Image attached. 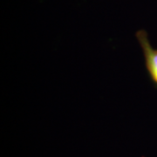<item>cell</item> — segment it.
<instances>
[{
    "label": "cell",
    "mask_w": 157,
    "mask_h": 157,
    "mask_svg": "<svg viewBox=\"0 0 157 157\" xmlns=\"http://www.w3.org/2000/svg\"><path fill=\"white\" fill-rule=\"evenodd\" d=\"M136 38L142 49L148 77L157 86V49L152 46L148 40L147 33L144 30L137 32Z\"/></svg>",
    "instance_id": "6da1fadb"
}]
</instances>
